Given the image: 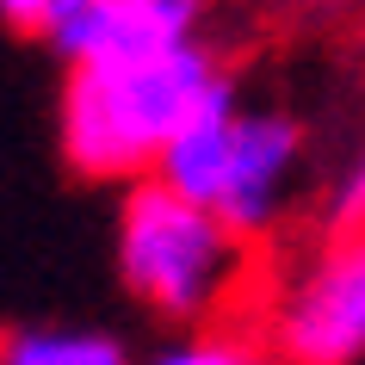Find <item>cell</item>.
Returning a JSON list of instances; mask_svg holds the SVG:
<instances>
[{"instance_id":"5","label":"cell","mask_w":365,"mask_h":365,"mask_svg":"<svg viewBox=\"0 0 365 365\" xmlns=\"http://www.w3.org/2000/svg\"><path fill=\"white\" fill-rule=\"evenodd\" d=\"M211 0H93L43 31V43L62 62L81 56H130V50H161V43L205 38Z\"/></svg>"},{"instance_id":"3","label":"cell","mask_w":365,"mask_h":365,"mask_svg":"<svg viewBox=\"0 0 365 365\" xmlns=\"http://www.w3.org/2000/svg\"><path fill=\"white\" fill-rule=\"evenodd\" d=\"M304 168H309L304 124L279 106H242V87L230 75L192 112V124L168 143V155L155 161V180L198 198L248 242H267L297 205Z\"/></svg>"},{"instance_id":"9","label":"cell","mask_w":365,"mask_h":365,"mask_svg":"<svg viewBox=\"0 0 365 365\" xmlns=\"http://www.w3.org/2000/svg\"><path fill=\"white\" fill-rule=\"evenodd\" d=\"M56 19V0H0V25L6 31H25V38H43Z\"/></svg>"},{"instance_id":"2","label":"cell","mask_w":365,"mask_h":365,"mask_svg":"<svg viewBox=\"0 0 365 365\" xmlns=\"http://www.w3.org/2000/svg\"><path fill=\"white\" fill-rule=\"evenodd\" d=\"M260 242L230 230L198 198L173 192L168 180H130L118 205V285L155 322L198 328L254 297L260 285Z\"/></svg>"},{"instance_id":"4","label":"cell","mask_w":365,"mask_h":365,"mask_svg":"<svg viewBox=\"0 0 365 365\" xmlns=\"http://www.w3.org/2000/svg\"><path fill=\"white\" fill-rule=\"evenodd\" d=\"M254 297L279 365H365V230H322L291 267L260 272Z\"/></svg>"},{"instance_id":"8","label":"cell","mask_w":365,"mask_h":365,"mask_svg":"<svg viewBox=\"0 0 365 365\" xmlns=\"http://www.w3.org/2000/svg\"><path fill=\"white\" fill-rule=\"evenodd\" d=\"M322 230H365V155H353L322 192Z\"/></svg>"},{"instance_id":"7","label":"cell","mask_w":365,"mask_h":365,"mask_svg":"<svg viewBox=\"0 0 365 365\" xmlns=\"http://www.w3.org/2000/svg\"><path fill=\"white\" fill-rule=\"evenodd\" d=\"M149 365H279L272 359L267 334L254 322H198V328H180Z\"/></svg>"},{"instance_id":"6","label":"cell","mask_w":365,"mask_h":365,"mask_svg":"<svg viewBox=\"0 0 365 365\" xmlns=\"http://www.w3.org/2000/svg\"><path fill=\"white\" fill-rule=\"evenodd\" d=\"M0 365H136V353L106 328H0Z\"/></svg>"},{"instance_id":"10","label":"cell","mask_w":365,"mask_h":365,"mask_svg":"<svg viewBox=\"0 0 365 365\" xmlns=\"http://www.w3.org/2000/svg\"><path fill=\"white\" fill-rule=\"evenodd\" d=\"M81 6H93V0H56V19H68V13H81ZM50 19V25H56Z\"/></svg>"},{"instance_id":"1","label":"cell","mask_w":365,"mask_h":365,"mask_svg":"<svg viewBox=\"0 0 365 365\" xmlns=\"http://www.w3.org/2000/svg\"><path fill=\"white\" fill-rule=\"evenodd\" d=\"M230 81L223 56L205 38L161 43V50H130V56H81L62 75L56 99V143L62 161L81 180L99 186H130L155 161L168 155V143L205 99Z\"/></svg>"}]
</instances>
